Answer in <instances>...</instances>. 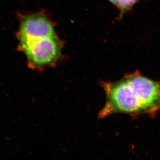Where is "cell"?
<instances>
[{"label": "cell", "instance_id": "3", "mask_svg": "<svg viewBox=\"0 0 160 160\" xmlns=\"http://www.w3.org/2000/svg\"><path fill=\"white\" fill-rule=\"evenodd\" d=\"M54 36V27L47 18L41 14L31 15L24 18L21 24L19 33L20 47Z\"/></svg>", "mask_w": 160, "mask_h": 160}, {"label": "cell", "instance_id": "4", "mask_svg": "<svg viewBox=\"0 0 160 160\" xmlns=\"http://www.w3.org/2000/svg\"><path fill=\"white\" fill-rule=\"evenodd\" d=\"M138 0H119L118 6L122 10H126L131 7Z\"/></svg>", "mask_w": 160, "mask_h": 160}, {"label": "cell", "instance_id": "5", "mask_svg": "<svg viewBox=\"0 0 160 160\" xmlns=\"http://www.w3.org/2000/svg\"><path fill=\"white\" fill-rule=\"evenodd\" d=\"M109 1H110L112 3L115 4V5H117V6H118V5L119 0H109Z\"/></svg>", "mask_w": 160, "mask_h": 160}, {"label": "cell", "instance_id": "1", "mask_svg": "<svg viewBox=\"0 0 160 160\" xmlns=\"http://www.w3.org/2000/svg\"><path fill=\"white\" fill-rule=\"evenodd\" d=\"M106 96L99 119L117 113L153 116L160 110V81L150 79L139 72L117 82H102Z\"/></svg>", "mask_w": 160, "mask_h": 160}, {"label": "cell", "instance_id": "2", "mask_svg": "<svg viewBox=\"0 0 160 160\" xmlns=\"http://www.w3.org/2000/svg\"><path fill=\"white\" fill-rule=\"evenodd\" d=\"M21 48L27 57L29 67L32 69L52 66L61 55V43L56 35L32 41Z\"/></svg>", "mask_w": 160, "mask_h": 160}]
</instances>
